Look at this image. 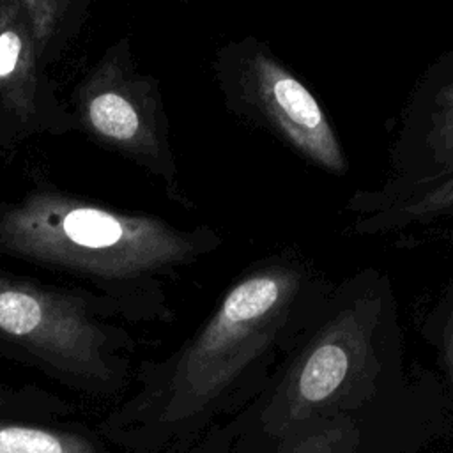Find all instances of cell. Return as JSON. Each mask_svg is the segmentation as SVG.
Here are the masks:
<instances>
[{
  "mask_svg": "<svg viewBox=\"0 0 453 453\" xmlns=\"http://www.w3.org/2000/svg\"><path fill=\"white\" fill-rule=\"evenodd\" d=\"M226 90L234 106L301 159L336 177L349 172L343 145L315 94L257 39L228 50Z\"/></svg>",
  "mask_w": 453,
  "mask_h": 453,
  "instance_id": "277c9868",
  "label": "cell"
},
{
  "mask_svg": "<svg viewBox=\"0 0 453 453\" xmlns=\"http://www.w3.org/2000/svg\"><path fill=\"white\" fill-rule=\"evenodd\" d=\"M126 55V50L113 48L76 87V124L175 184L177 168L161 96L152 80L138 74Z\"/></svg>",
  "mask_w": 453,
  "mask_h": 453,
  "instance_id": "5b68a950",
  "label": "cell"
},
{
  "mask_svg": "<svg viewBox=\"0 0 453 453\" xmlns=\"http://www.w3.org/2000/svg\"><path fill=\"white\" fill-rule=\"evenodd\" d=\"M441 317L444 319V324H446V331L453 333V280L439 304V310ZM446 352H448V359H449V366H451V372H453V338L448 340L446 343Z\"/></svg>",
  "mask_w": 453,
  "mask_h": 453,
  "instance_id": "8fae6325",
  "label": "cell"
},
{
  "mask_svg": "<svg viewBox=\"0 0 453 453\" xmlns=\"http://www.w3.org/2000/svg\"><path fill=\"white\" fill-rule=\"evenodd\" d=\"M345 211L352 214V230L361 235L400 232L453 219V173L419 186L386 191H356Z\"/></svg>",
  "mask_w": 453,
  "mask_h": 453,
  "instance_id": "ba28073f",
  "label": "cell"
},
{
  "mask_svg": "<svg viewBox=\"0 0 453 453\" xmlns=\"http://www.w3.org/2000/svg\"><path fill=\"white\" fill-rule=\"evenodd\" d=\"M136 338L99 297L0 273V356L88 398L134 379Z\"/></svg>",
  "mask_w": 453,
  "mask_h": 453,
  "instance_id": "3957f363",
  "label": "cell"
},
{
  "mask_svg": "<svg viewBox=\"0 0 453 453\" xmlns=\"http://www.w3.org/2000/svg\"><path fill=\"white\" fill-rule=\"evenodd\" d=\"M0 453H124L83 423L39 421L0 414Z\"/></svg>",
  "mask_w": 453,
  "mask_h": 453,
  "instance_id": "9c48e42d",
  "label": "cell"
},
{
  "mask_svg": "<svg viewBox=\"0 0 453 453\" xmlns=\"http://www.w3.org/2000/svg\"><path fill=\"white\" fill-rule=\"evenodd\" d=\"M21 0H0V115L18 131L62 133L76 126L57 99Z\"/></svg>",
  "mask_w": 453,
  "mask_h": 453,
  "instance_id": "52a82bcc",
  "label": "cell"
},
{
  "mask_svg": "<svg viewBox=\"0 0 453 453\" xmlns=\"http://www.w3.org/2000/svg\"><path fill=\"white\" fill-rule=\"evenodd\" d=\"M207 230L87 203L60 191H32L0 209V255L65 273L124 322H172L166 281L218 246Z\"/></svg>",
  "mask_w": 453,
  "mask_h": 453,
  "instance_id": "7a4b0ae2",
  "label": "cell"
},
{
  "mask_svg": "<svg viewBox=\"0 0 453 453\" xmlns=\"http://www.w3.org/2000/svg\"><path fill=\"white\" fill-rule=\"evenodd\" d=\"M41 55L50 65L78 35L92 0H21Z\"/></svg>",
  "mask_w": 453,
  "mask_h": 453,
  "instance_id": "30bf717a",
  "label": "cell"
},
{
  "mask_svg": "<svg viewBox=\"0 0 453 453\" xmlns=\"http://www.w3.org/2000/svg\"><path fill=\"white\" fill-rule=\"evenodd\" d=\"M306 287L304 271L292 262L244 273L184 343L136 366V389L97 430L124 453H195L265 389Z\"/></svg>",
  "mask_w": 453,
  "mask_h": 453,
  "instance_id": "6da1fadb",
  "label": "cell"
},
{
  "mask_svg": "<svg viewBox=\"0 0 453 453\" xmlns=\"http://www.w3.org/2000/svg\"><path fill=\"white\" fill-rule=\"evenodd\" d=\"M453 173V44L423 71L396 122L389 175L380 189L398 191Z\"/></svg>",
  "mask_w": 453,
  "mask_h": 453,
  "instance_id": "8992f818",
  "label": "cell"
}]
</instances>
